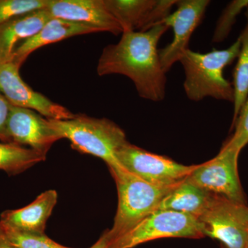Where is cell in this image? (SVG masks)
<instances>
[{
    "mask_svg": "<svg viewBox=\"0 0 248 248\" xmlns=\"http://www.w3.org/2000/svg\"><path fill=\"white\" fill-rule=\"evenodd\" d=\"M46 9L52 18L86 24L115 35L123 32L104 0H49Z\"/></svg>",
    "mask_w": 248,
    "mask_h": 248,
    "instance_id": "obj_12",
    "label": "cell"
},
{
    "mask_svg": "<svg viewBox=\"0 0 248 248\" xmlns=\"http://www.w3.org/2000/svg\"><path fill=\"white\" fill-rule=\"evenodd\" d=\"M21 67L9 61L0 63V93L14 107L31 109L50 120L73 119L77 114L31 89L19 75Z\"/></svg>",
    "mask_w": 248,
    "mask_h": 248,
    "instance_id": "obj_9",
    "label": "cell"
},
{
    "mask_svg": "<svg viewBox=\"0 0 248 248\" xmlns=\"http://www.w3.org/2000/svg\"><path fill=\"white\" fill-rule=\"evenodd\" d=\"M204 236L218 240L226 248H248V206L214 195L198 218Z\"/></svg>",
    "mask_w": 248,
    "mask_h": 248,
    "instance_id": "obj_6",
    "label": "cell"
},
{
    "mask_svg": "<svg viewBox=\"0 0 248 248\" xmlns=\"http://www.w3.org/2000/svg\"><path fill=\"white\" fill-rule=\"evenodd\" d=\"M214 195L186 179L163 199L157 210H172L198 218L208 208Z\"/></svg>",
    "mask_w": 248,
    "mask_h": 248,
    "instance_id": "obj_16",
    "label": "cell"
},
{
    "mask_svg": "<svg viewBox=\"0 0 248 248\" xmlns=\"http://www.w3.org/2000/svg\"><path fill=\"white\" fill-rule=\"evenodd\" d=\"M118 192V207L113 226L108 230L110 243L128 233L157 210L160 203L175 186L153 185L122 167L109 168Z\"/></svg>",
    "mask_w": 248,
    "mask_h": 248,
    "instance_id": "obj_4",
    "label": "cell"
},
{
    "mask_svg": "<svg viewBox=\"0 0 248 248\" xmlns=\"http://www.w3.org/2000/svg\"><path fill=\"white\" fill-rule=\"evenodd\" d=\"M58 198L56 191H45L27 206L1 213L0 223L4 228L13 231L45 234L46 222L53 213Z\"/></svg>",
    "mask_w": 248,
    "mask_h": 248,
    "instance_id": "obj_13",
    "label": "cell"
},
{
    "mask_svg": "<svg viewBox=\"0 0 248 248\" xmlns=\"http://www.w3.org/2000/svg\"><path fill=\"white\" fill-rule=\"evenodd\" d=\"M124 32L143 31L156 0H104Z\"/></svg>",
    "mask_w": 248,
    "mask_h": 248,
    "instance_id": "obj_17",
    "label": "cell"
},
{
    "mask_svg": "<svg viewBox=\"0 0 248 248\" xmlns=\"http://www.w3.org/2000/svg\"><path fill=\"white\" fill-rule=\"evenodd\" d=\"M3 227V226H2ZM4 228L9 241L17 248H73L62 246L45 234L22 232Z\"/></svg>",
    "mask_w": 248,
    "mask_h": 248,
    "instance_id": "obj_22",
    "label": "cell"
},
{
    "mask_svg": "<svg viewBox=\"0 0 248 248\" xmlns=\"http://www.w3.org/2000/svg\"><path fill=\"white\" fill-rule=\"evenodd\" d=\"M0 248H17L9 241L1 223H0Z\"/></svg>",
    "mask_w": 248,
    "mask_h": 248,
    "instance_id": "obj_25",
    "label": "cell"
},
{
    "mask_svg": "<svg viewBox=\"0 0 248 248\" xmlns=\"http://www.w3.org/2000/svg\"><path fill=\"white\" fill-rule=\"evenodd\" d=\"M240 153L223 145L208 162L196 165L186 179L200 188L232 202L247 204L238 171Z\"/></svg>",
    "mask_w": 248,
    "mask_h": 248,
    "instance_id": "obj_7",
    "label": "cell"
},
{
    "mask_svg": "<svg viewBox=\"0 0 248 248\" xmlns=\"http://www.w3.org/2000/svg\"><path fill=\"white\" fill-rule=\"evenodd\" d=\"M97 32L100 31L91 26L51 18L37 33L16 47L10 61L21 67L28 57L37 49L75 36Z\"/></svg>",
    "mask_w": 248,
    "mask_h": 248,
    "instance_id": "obj_14",
    "label": "cell"
},
{
    "mask_svg": "<svg viewBox=\"0 0 248 248\" xmlns=\"http://www.w3.org/2000/svg\"><path fill=\"white\" fill-rule=\"evenodd\" d=\"M245 16L246 26L239 37L241 41V49L238 55L237 63L233 72L234 100L232 125L237 118L240 110L248 97V6L246 9Z\"/></svg>",
    "mask_w": 248,
    "mask_h": 248,
    "instance_id": "obj_19",
    "label": "cell"
},
{
    "mask_svg": "<svg viewBox=\"0 0 248 248\" xmlns=\"http://www.w3.org/2000/svg\"><path fill=\"white\" fill-rule=\"evenodd\" d=\"M240 49L239 37L223 50L201 53L187 49L179 60L185 72L184 89L187 97L194 102L212 97L234 102V88L223 76V70L238 58Z\"/></svg>",
    "mask_w": 248,
    "mask_h": 248,
    "instance_id": "obj_2",
    "label": "cell"
},
{
    "mask_svg": "<svg viewBox=\"0 0 248 248\" xmlns=\"http://www.w3.org/2000/svg\"><path fill=\"white\" fill-rule=\"evenodd\" d=\"M11 106L6 98L0 93V141L5 143H9L6 125Z\"/></svg>",
    "mask_w": 248,
    "mask_h": 248,
    "instance_id": "obj_24",
    "label": "cell"
},
{
    "mask_svg": "<svg viewBox=\"0 0 248 248\" xmlns=\"http://www.w3.org/2000/svg\"><path fill=\"white\" fill-rule=\"evenodd\" d=\"M120 166L142 180L160 186H174L180 184L195 169L169 158L153 154L127 142L116 153Z\"/></svg>",
    "mask_w": 248,
    "mask_h": 248,
    "instance_id": "obj_8",
    "label": "cell"
},
{
    "mask_svg": "<svg viewBox=\"0 0 248 248\" xmlns=\"http://www.w3.org/2000/svg\"><path fill=\"white\" fill-rule=\"evenodd\" d=\"M109 240L108 235V230L104 232L100 236L97 242L90 248H108V247Z\"/></svg>",
    "mask_w": 248,
    "mask_h": 248,
    "instance_id": "obj_26",
    "label": "cell"
},
{
    "mask_svg": "<svg viewBox=\"0 0 248 248\" xmlns=\"http://www.w3.org/2000/svg\"><path fill=\"white\" fill-rule=\"evenodd\" d=\"M51 18L45 9L0 24V63L10 61L18 42L35 35Z\"/></svg>",
    "mask_w": 248,
    "mask_h": 248,
    "instance_id": "obj_15",
    "label": "cell"
},
{
    "mask_svg": "<svg viewBox=\"0 0 248 248\" xmlns=\"http://www.w3.org/2000/svg\"><path fill=\"white\" fill-rule=\"evenodd\" d=\"M210 3L209 0L177 1L176 11L163 21V24L172 28L174 32L172 42L159 50L160 62L166 73L189 49L191 36L200 26Z\"/></svg>",
    "mask_w": 248,
    "mask_h": 248,
    "instance_id": "obj_10",
    "label": "cell"
},
{
    "mask_svg": "<svg viewBox=\"0 0 248 248\" xmlns=\"http://www.w3.org/2000/svg\"><path fill=\"white\" fill-rule=\"evenodd\" d=\"M204 234L197 217L172 210H156L108 248H134L163 238L200 239Z\"/></svg>",
    "mask_w": 248,
    "mask_h": 248,
    "instance_id": "obj_5",
    "label": "cell"
},
{
    "mask_svg": "<svg viewBox=\"0 0 248 248\" xmlns=\"http://www.w3.org/2000/svg\"><path fill=\"white\" fill-rule=\"evenodd\" d=\"M48 120L61 140H69L73 149L97 156L109 168L122 167L116 153L128 141L124 130L112 121L84 114L70 120Z\"/></svg>",
    "mask_w": 248,
    "mask_h": 248,
    "instance_id": "obj_3",
    "label": "cell"
},
{
    "mask_svg": "<svg viewBox=\"0 0 248 248\" xmlns=\"http://www.w3.org/2000/svg\"><path fill=\"white\" fill-rule=\"evenodd\" d=\"M49 0H0V24L19 16L46 9Z\"/></svg>",
    "mask_w": 248,
    "mask_h": 248,
    "instance_id": "obj_21",
    "label": "cell"
},
{
    "mask_svg": "<svg viewBox=\"0 0 248 248\" xmlns=\"http://www.w3.org/2000/svg\"><path fill=\"white\" fill-rule=\"evenodd\" d=\"M248 6V0H234L227 5L217 21L214 31L213 43H221L226 40L231 33L237 16Z\"/></svg>",
    "mask_w": 248,
    "mask_h": 248,
    "instance_id": "obj_20",
    "label": "cell"
},
{
    "mask_svg": "<svg viewBox=\"0 0 248 248\" xmlns=\"http://www.w3.org/2000/svg\"></svg>",
    "mask_w": 248,
    "mask_h": 248,
    "instance_id": "obj_27",
    "label": "cell"
},
{
    "mask_svg": "<svg viewBox=\"0 0 248 248\" xmlns=\"http://www.w3.org/2000/svg\"><path fill=\"white\" fill-rule=\"evenodd\" d=\"M169 29L161 23L144 32H122L118 43L103 50L98 61L97 74L127 77L133 81L140 97L154 102L164 100L167 78L157 46Z\"/></svg>",
    "mask_w": 248,
    "mask_h": 248,
    "instance_id": "obj_1",
    "label": "cell"
},
{
    "mask_svg": "<svg viewBox=\"0 0 248 248\" xmlns=\"http://www.w3.org/2000/svg\"><path fill=\"white\" fill-rule=\"evenodd\" d=\"M231 128L234 133L224 145L241 153L248 144V97Z\"/></svg>",
    "mask_w": 248,
    "mask_h": 248,
    "instance_id": "obj_23",
    "label": "cell"
},
{
    "mask_svg": "<svg viewBox=\"0 0 248 248\" xmlns=\"http://www.w3.org/2000/svg\"><path fill=\"white\" fill-rule=\"evenodd\" d=\"M46 155L29 148L0 141V170L17 175L45 161Z\"/></svg>",
    "mask_w": 248,
    "mask_h": 248,
    "instance_id": "obj_18",
    "label": "cell"
},
{
    "mask_svg": "<svg viewBox=\"0 0 248 248\" xmlns=\"http://www.w3.org/2000/svg\"><path fill=\"white\" fill-rule=\"evenodd\" d=\"M6 133L9 143L28 146L45 155L55 142L61 140L48 119L31 109L14 106L10 110Z\"/></svg>",
    "mask_w": 248,
    "mask_h": 248,
    "instance_id": "obj_11",
    "label": "cell"
}]
</instances>
